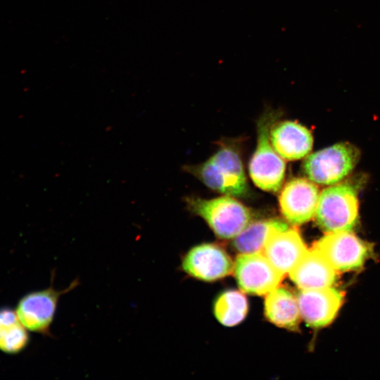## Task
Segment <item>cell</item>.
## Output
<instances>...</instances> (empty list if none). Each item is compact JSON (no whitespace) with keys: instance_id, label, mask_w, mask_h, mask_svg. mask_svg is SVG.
I'll return each mask as SVG.
<instances>
[{"instance_id":"obj_1","label":"cell","mask_w":380,"mask_h":380,"mask_svg":"<svg viewBox=\"0 0 380 380\" xmlns=\"http://www.w3.org/2000/svg\"><path fill=\"white\" fill-rule=\"evenodd\" d=\"M186 170L213 190L234 196L248 191L243 164L238 153L231 147L222 146L207 161Z\"/></svg>"},{"instance_id":"obj_2","label":"cell","mask_w":380,"mask_h":380,"mask_svg":"<svg viewBox=\"0 0 380 380\" xmlns=\"http://www.w3.org/2000/svg\"><path fill=\"white\" fill-rule=\"evenodd\" d=\"M189 209L201 217L214 233L222 239L236 236L250 223V210L230 196L211 199L189 197L186 199Z\"/></svg>"},{"instance_id":"obj_3","label":"cell","mask_w":380,"mask_h":380,"mask_svg":"<svg viewBox=\"0 0 380 380\" xmlns=\"http://www.w3.org/2000/svg\"><path fill=\"white\" fill-rule=\"evenodd\" d=\"M274 111L265 113L258 122L256 149L249 163V174L260 189L277 192L283 184L286 163L276 152L270 141V129L276 120Z\"/></svg>"},{"instance_id":"obj_4","label":"cell","mask_w":380,"mask_h":380,"mask_svg":"<svg viewBox=\"0 0 380 380\" xmlns=\"http://www.w3.org/2000/svg\"><path fill=\"white\" fill-rule=\"evenodd\" d=\"M315 215L319 227L327 233L351 232L358 221L356 191L345 184L324 189Z\"/></svg>"},{"instance_id":"obj_5","label":"cell","mask_w":380,"mask_h":380,"mask_svg":"<svg viewBox=\"0 0 380 380\" xmlns=\"http://www.w3.org/2000/svg\"><path fill=\"white\" fill-rule=\"evenodd\" d=\"M53 279L49 287L23 296L15 309L19 319L28 331L47 336H51V326L61 297L80 284L76 279L67 288L59 290L54 287Z\"/></svg>"},{"instance_id":"obj_6","label":"cell","mask_w":380,"mask_h":380,"mask_svg":"<svg viewBox=\"0 0 380 380\" xmlns=\"http://www.w3.org/2000/svg\"><path fill=\"white\" fill-rule=\"evenodd\" d=\"M359 156V151L354 146L339 143L308 156L303 168L310 181L319 184H334L352 171Z\"/></svg>"},{"instance_id":"obj_7","label":"cell","mask_w":380,"mask_h":380,"mask_svg":"<svg viewBox=\"0 0 380 380\" xmlns=\"http://www.w3.org/2000/svg\"><path fill=\"white\" fill-rule=\"evenodd\" d=\"M312 248L338 272L362 267L372 252L369 243L350 232L327 233L314 243Z\"/></svg>"},{"instance_id":"obj_8","label":"cell","mask_w":380,"mask_h":380,"mask_svg":"<svg viewBox=\"0 0 380 380\" xmlns=\"http://www.w3.org/2000/svg\"><path fill=\"white\" fill-rule=\"evenodd\" d=\"M234 273L243 291L257 296L267 294L284 277L262 253H241L234 262Z\"/></svg>"},{"instance_id":"obj_9","label":"cell","mask_w":380,"mask_h":380,"mask_svg":"<svg viewBox=\"0 0 380 380\" xmlns=\"http://www.w3.org/2000/svg\"><path fill=\"white\" fill-rule=\"evenodd\" d=\"M181 268L190 277L213 281L229 274L234 264L221 248L204 243L193 247L183 256Z\"/></svg>"},{"instance_id":"obj_10","label":"cell","mask_w":380,"mask_h":380,"mask_svg":"<svg viewBox=\"0 0 380 380\" xmlns=\"http://www.w3.org/2000/svg\"><path fill=\"white\" fill-rule=\"evenodd\" d=\"M319 196L318 188L312 182L304 178L292 179L279 195L281 213L291 224H304L315 215Z\"/></svg>"},{"instance_id":"obj_11","label":"cell","mask_w":380,"mask_h":380,"mask_svg":"<svg viewBox=\"0 0 380 380\" xmlns=\"http://www.w3.org/2000/svg\"><path fill=\"white\" fill-rule=\"evenodd\" d=\"M300 314L311 327L319 328L330 324L343 304V292L329 286L301 290L297 296Z\"/></svg>"},{"instance_id":"obj_12","label":"cell","mask_w":380,"mask_h":380,"mask_svg":"<svg viewBox=\"0 0 380 380\" xmlns=\"http://www.w3.org/2000/svg\"><path fill=\"white\" fill-rule=\"evenodd\" d=\"M307 251L298 229L287 228L270 237L262 253L284 275L293 269Z\"/></svg>"},{"instance_id":"obj_13","label":"cell","mask_w":380,"mask_h":380,"mask_svg":"<svg viewBox=\"0 0 380 380\" xmlns=\"http://www.w3.org/2000/svg\"><path fill=\"white\" fill-rule=\"evenodd\" d=\"M337 272L317 250L305 253L289 272L291 279L301 290L332 286L337 281Z\"/></svg>"},{"instance_id":"obj_14","label":"cell","mask_w":380,"mask_h":380,"mask_svg":"<svg viewBox=\"0 0 380 380\" xmlns=\"http://www.w3.org/2000/svg\"><path fill=\"white\" fill-rule=\"evenodd\" d=\"M270 141L276 152L288 160H298L312 149L313 138L303 125L293 121L274 122L270 129Z\"/></svg>"},{"instance_id":"obj_15","label":"cell","mask_w":380,"mask_h":380,"mask_svg":"<svg viewBox=\"0 0 380 380\" xmlns=\"http://www.w3.org/2000/svg\"><path fill=\"white\" fill-rule=\"evenodd\" d=\"M265 315L274 325L289 330L297 329L301 318L297 298L278 286L267 294Z\"/></svg>"},{"instance_id":"obj_16","label":"cell","mask_w":380,"mask_h":380,"mask_svg":"<svg viewBox=\"0 0 380 380\" xmlns=\"http://www.w3.org/2000/svg\"><path fill=\"white\" fill-rule=\"evenodd\" d=\"M287 228L285 222L276 219L249 223L234 238L232 245L240 253H262L270 237Z\"/></svg>"},{"instance_id":"obj_17","label":"cell","mask_w":380,"mask_h":380,"mask_svg":"<svg viewBox=\"0 0 380 380\" xmlns=\"http://www.w3.org/2000/svg\"><path fill=\"white\" fill-rule=\"evenodd\" d=\"M27 329L19 319L16 311L8 307L0 308V351L15 355L25 349L30 343Z\"/></svg>"},{"instance_id":"obj_18","label":"cell","mask_w":380,"mask_h":380,"mask_svg":"<svg viewBox=\"0 0 380 380\" xmlns=\"http://www.w3.org/2000/svg\"><path fill=\"white\" fill-rule=\"evenodd\" d=\"M248 303L246 296L239 291H227L216 299L213 311L216 319L226 327L241 323L246 316Z\"/></svg>"}]
</instances>
